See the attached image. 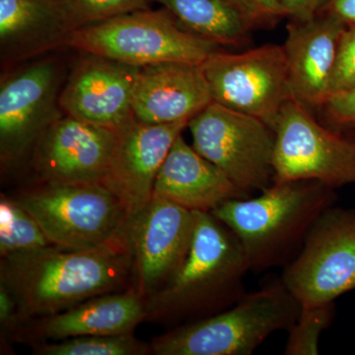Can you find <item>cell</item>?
<instances>
[{
	"mask_svg": "<svg viewBox=\"0 0 355 355\" xmlns=\"http://www.w3.org/2000/svg\"><path fill=\"white\" fill-rule=\"evenodd\" d=\"M329 0H280L291 20L307 21L322 12Z\"/></svg>",
	"mask_w": 355,
	"mask_h": 355,
	"instance_id": "cell-30",
	"label": "cell"
},
{
	"mask_svg": "<svg viewBox=\"0 0 355 355\" xmlns=\"http://www.w3.org/2000/svg\"><path fill=\"white\" fill-rule=\"evenodd\" d=\"M148 1L160 4L187 30L218 46H240L251 30L229 0Z\"/></svg>",
	"mask_w": 355,
	"mask_h": 355,
	"instance_id": "cell-21",
	"label": "cell"
},
{
	"mask_svg": "<svg viewBox=\"0 0 355 355\" xmlns=\"http://www.w3.org/2000/svg\"><path fill=\"white\" fill-rule=\"evenodd\" d=\"M62 65L41 60L2 78L0 159L13 167L32 154L42 135L64 114L60 106Z\"/></svg>",
	"mask_w": 355,
	"mask_h": 355,
	"instance_id": "cell-11",
	"label": "cell"
},
{
	"mask_svg": "<svg viewBox=\"0 0 355 355\" xmlns=\"http://www.w3.org/2000/svg\"><path fill=\"white\" fill-rule=\"evenodd\" d=\"M334 314V302L301 305L297 319L287 331L289 335L284 354H319L320 338L330 326Z\"/></svg>",
	"mask_w": 355,
	"mask_h": 355,
	"instance_id": "cell-24",
	"label": "cell"
},
{
	"mask_svg": "<svg viewBox=\"0 0 355 355\" xmlns=\"http://www.w3.org/2000/svg\"><path fill=\"white\" fill-rule=\"evenodd\" d=\"M51 244L43 229L20 205L6 196L0 198V256L32 253L46 249Z\"/></svg>",
	"mask_w": 355,
	"mask_h": 355,
	"instance_id": "cell-22",
	"label": "cell"
},
{
	"mask_svg": "<svg viewBox=\"0 0 355 355\" xmlns=\"http://www.w3.org/2000/svg\"><path fill=\"white\" fill-rule=\"evenodd\" d=\"M324 10L334 14L345 24H355V0H329Z\"/></svg>",
	"mask_w": 355,
	"mask_h": 355,
	"instance_id": "cell-31",
	"label": "cell"
},
{
	"mask_svg": "<svg viewBox=\"0 0 355 355\" xmlns=\"http://www.w3.org/2000/svg\"><path fill=\"white\" fill-rule=\"evenodd\" d=\"M202 69L212 101L260 119L275 130L292 98L284 46L263 44L240 53L217 51Z\"/></svg>",
	"mask_w": 355,
	"mask_h": 355,
	"instance_id": "cell-9",
	"label": "cell"
},
{
	"mask_svg": "<svg viewBox=\"0 0 355 355\" xmlns=\"http://www.w3.org/2000/svg\"><path fill=\"white\" fill-rule=\"evenodd\" d=\"M153 197L165 198L191 211L212 212L228 200L250 196L189 146L181 135L161 166Z\"/></svg>",
	"mask_w": 355,
	"mask_h": 355,
	"instance_id": "cell-19",
	"label": "cell"
},
{
	"mask_svg": "<svg viewBox=\"0 0 355 355\" xmlns=\"http://www.w3.org/2000/svg\"><path fill=\"white\" fill-rule=\"evenodd\" d=\"M148 317L146 299L135 287L89 299L69 309L38 318L24 336L40 343L74 336L133 333Z\"/></svg>",
	"mask_w": 355,
	"mask_h": 355,
	"instance_id": "cell-20",
	"label": "cell"
},
{
	"mask_svg": "<svg viewBox=\"0 0 355 355\" xmlns=\"http://www.w3.org/2000/svg\"><path fill=\"white\" fill-rule=\"evenodd\" d=\"M300 302L282 279L245 294L227 309L155 338L156 355H251L275 331H288Z\"/></svg>",
	"mask_w": 355,
	"mask_h": 355,
	"instance_id": "cell-4",
	"label": "cell"
},
{
	"mask_svg": "<svg viewBox=\"0 0 355 355\" xmlns=\"http://www.w3.org/2000/svg\"><path fill=\"white\" fill-rule=\"evenodd\" d=\"M189 121L150 125L132 119L116 132V141L102 184L118 197L130 219L153 197L154 184L175 140Z\"/></svg>",
	"mask_w": 355,
	"mask_h": 355,
	"instance_id": "cell-14",
	"label": "cell"
},
{
	"mask_svg": "<svg viewBox=\"0 0 355 355\" xmlns=\"http://www.w3.org/2000/svg\"><path fill=\"white\" fill-rule=\"evenodd\" d=\"M69 46L139 67L160 62L202 64L219 51L218 44L187 30L165 8L83 26Z\"/></svg>",
	"mask_w": 355,
	"mask_h": 355,
	"instance_id": "cell-5",
	"label": "cell"
},
{
	"mask_svg": "<svg viewBox=\"0 0 355 355\" xmlns=\"http://www.w3.org/2000/svg\"><path fill=\"white\" fill-rule=\"evenodd\" d=\"M355 88V24H347L340 37L335 70L331 77V96ZM329 98V99H330Z\"/></svg>",
	"mask_w": 355,
	"mask_h": 355,
	"instance_id": "cell-26",
	"label": "cell"
},
{
	"mask_svg": "<svg viewBox=\"0 0 355 355\" xmlns=\"http://www.w3.org/2000/svg\"><path fill=\"white\" fill-rule=\"evenodd\" d=\"M193 148L251 195L273 183L275 133L260 119L212 101L189 121Z\"/></svg>",
	"mask_w": 355,
	"mask_h": 355,
	"instance_id": "cell-7",
	"label": "cell"
},
{
	"mask_svg": "<svg viewBox=\"0 0 355 355\" xmlns=\"http://www.w3.org/2000/svg\"><path fill=\"white\" fill-rule=\"evenodd\" d=\"M17 200L57 247L88 251L128 235L127 210L102 184H43Z\"/></svg>",
	"mask_w": 355,
	"mask_h": 355,
	"instance_id": "cell-6",
	"label": "cell"
},
{
	"mask_svg": "<svg viewBox=\"0 0 355 355\" xmlns=\"http://www.w3.org/2000/svg\"><path fill=\"white\" fill-rule=\"evenodd\" d=\"M195 231L188 257L161 291L147 299L149 316L180 318L209 314L234 305L250 272L234 233L211 212L193 211Z\"/></svg>",
	"mask_w": 355,
	"mask_h": 355,
	"instance_id": "cell-3",
	"label": "cell"
},
{
	"mask_svg": "<svg viewBox=\"0 0 355 355\" xmlns=\"http://www.w3.org/2000/svg\"><path fill=\"white\" fill-rule=\"evenodd\" d=\"M280 279L301 305L334 302L354 291L355 210H324Z\"/></svg>",
	"mask_w": 355,
	"mask_h": 355,
	"instance_id": "cell-10",
	"label": "cell"
},
{
	"mask_svg": "<svg viewBox=\"0 0 355 355\" xmlns=\"http://www.w3.org/2000/svg\"><path fill=\"white\" fill-rule=\"evenodd\" d=\"M345 135H347V137H349V139L352 140V142H354L355 146V130H352V132L345 133Z\"/></svg>",
	"mask_w": 355,
	"mask_h": 355,
	"instance_id": "cell-32",
	"label": "cell"
},
{
	"mask_svg": "<svg viewBox=\"0 0 355 355\" xmlns=\"http://www.w3.org/2000/svg\"><path fill=\"white\" fill-rule=\"evenodd\" d=\"M0 324L4 333H13L22 326L19 308L13 294L0 284Z\"/></svg>",
	"mask_w": 355,
	"mask_h": 355,
	"instance_id": "cell-29",
	"label": "cell"
},
{
	"mask_svg": "<svg viewBox=\"0 0 355 355\" xmlns=\"http://www.w3.org/2000/svg\"><path fill=\"white\" fill-rule=\"evenodd\" d=\"M80 27L69 0H0L2 60H22L69 46Z\"/></svg>",
	"mask_w": 355,
	"mask_h": 355,
	"instance_id": "cell-18",
	"label": "cell"
},
{
	"mask_svg": "<svg viewBox=\"0 0 355 355\" xmlns=\"http://www.w3.org/2000/svg\"><path fill=\"white\" fill-rule=\"evenodd\" d=\"M347 24L328 11L286 26V53L292 98L308 109H320L330 98L340 37Z\"/></svg>",
	"mask_w": 355,
	"mask_h": 355,
	"instance_id": "cell-16",
	"label": "cell"
},
{
	"mask_svg": "<svg viewBox=\"0 0 355 355\" xmlns=\"http://www.w3.org/2000/svg\"><path fill=\"white\" fill-rule=\"evenodd\" d=\"M237 9L250 29L275 24L287 17L280 0H229Z\"/></svg>",
	"mask_w": 355,
	"mask_h": 355,
	"instance_id": "cell-27",
	"label": "cell"
},
{
	"mask_svg": "<svg viewBox=\"0 0 355 355\" xmlns=\"http://www.w3.org/2000/svg\"><path fill=\"white\" fill-rule=\"evenodd\" d=\"M336 200L335 190L319 182H273L258 197L228 200L211 214L241 243L250 270L263 272L293 261Z\"/></svg>",
	"mask_w": 355,
	"mask_h": 355,
	"instance_id": "cell-2",
	"label": "cell"
},
{
	"mask_svg": "<svg viewBox=\"0 0 355 355\" xmlns=\"http://www.w3.org/2000/svg\"><path fill=\"white\" fill-rule=\"evenodd\" d=\"M116 132L62 114L44 132L32 153L44 184H102Z\"/></svg>",
	"mask_w": 355,
	"mask_h": 355,
	"instance_id": "cell-13",
	"label": "cell"
},
{
	"mask_svg": "<svg viewBox=\"0 0 355 355\" xmlns=\"http://www.w3.org/2000/svg\"><path fill=\"white\" fill-rule=\"evenodd\" d=\"M195 212L165 198L153 197L128 225L135 288L148 299L163 288L188 257Z\"/></svg>",
	"mask_w": 355,
	"mask_h": 355,
	"instance_id": "cell-12",
	"label": "cell"
},
{
	"mask_svg": "<svg viewBox=\"0 0 355 355\" xmlns=\"http://www.w3.org/2000/svg\"><path fill=\"white\" fill-rule=\"evenodd\" d=\"M322 109L327 127L340 133L355 130V88L331 96Z\"/></svg>",
	"mask_w": 355,
	"mask_h": 355,
	"instance_id": "cell-28",
	"label": "cell"
},
{
	"mask_svg": "<svg viewBox=\"0 0 355 355\" xmlns=\"http://www.w3.org/2000/svg\"><path fill=\"white\" fill-rule=\"evenodd\" d=\"M83 26L148 9V0H69Z\"/></svg>",
	"mask_w": 355,
	"mask_h": 355,
	"instance_id": "cell-25",
	"label": "cell"
},
{
	"mask_svg": "<svg viewBox=\"0 0 355 355\" xmlns=\"http://www.w3.org/2000/svg\"><path fill=\"white\" fill-rule=\"evenodd\" d=\"M211 102L202 64L160 62L140 69L133 90V116L150 125L189 121Z\"/></svg>",
	"mask_w": 355,
	"mask_h": 355,
	"instance_id": "cell-17",
	"label": "cell"
},
{
	"mask_svg": "<svg viewBox=\"0 0 355 355\" xmlns=\"http://www.w3.org/2000/svg\"><path fill=\"white\" fill-rule=\"evenodd\" d=\"M141 67L87 53L74 67L60 95L64 114L113 132L130 123Z\"/></svg>",
	"mask_w": 355,
	"mask_h": 355,
	"instance_id": "cell-15",
	"label": "cell"
},
{
	"mask_svg": "<svg viewBox=\"0 0 355 355\" xmlns=\"http://www.w3.org/2000/svg\"><path fill=\"white\" fill-rule=\"evenodd\" d=\"M151 352L133 334L74 336L51 343H40L34 354L41 355H142Z\"/></svg>",
	"mask_w": 355,
	"mask_h": 355,
	"instance_id": "cell-23",
	"label": "cell"
},
{
	"mask_svg": "<svg viewBox=\"0 0 355 355\" xmlns=\"http://www.w3.org/2000/svg\"><path fill=\"white\" fill-rule=\"evenodd\" d=\"M273 182L316 181L336 189L355 184V146L289 99L275 127Z\"/></svg>",
	"mask_w": 355,
	"mask_h": 355,
	"instance_id": "cell-8",
	"label": "cell"
},
{
	"mask_svg": "<svg viewBox=\"0 0 355 355\" xmlns=\"http://www.w3.org/2000/svg\"><path fill=\"white\" fill-rule=\"evenodd\" d=\"M132 275L128 235L88 251L51 246L1 258L0 284L17 301L22 323L116 292Z\"/></svg>",
	"mask_w": 355,
	"mask_h": 355,
	"instance_id": "cell-1",
	"label": "cell"
}]
</instances>
